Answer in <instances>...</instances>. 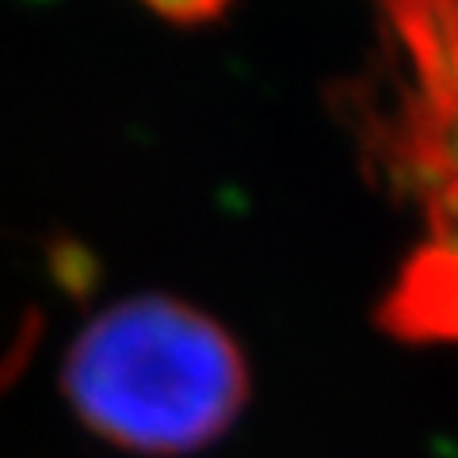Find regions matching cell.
Returning a JSON list of instances; mask_svg holds the SVG:
<instances>
[{
    "instance_id": "obj_1",
    "label": "cell",
    "mask_w": 458,
    "mask_h": 458,
    "mask_svg": "<svg viewBox=\"0 0 458 458\" xmlns=\"http://www.w3.org/2000/svg\"><path fill=\"white\" fill-rule=\"evenodd\" d=\"M62 386L77 417L114 447L191 454L245 409L249 367L207 313L172 298H131L77 336Z\"/></svg>"
},
{
    "instance_id": "obj_2",
    "label": "cell",
    "mask_w": 458,
    "mask_h": 458,
    "mask_svg": "<svg viewBox=\"0 0 458 458\" xmlns=\"http://www.w3.org/2000/svg\"><path fill=\"white\" fill-rule=\"evenodd\" d=\"M378 77L360 92L363 149L420 207V249L458 252V0H375Z\"/></svg>"
},
{
    "instance_id": "obj_3",
    "label": "cell",
    "mask_w": 458,
    "mask_h": 458,
    "mask_svg": "<svg viewBox=\"0 0 458 458\" xmlns=\"http://www.w3.org/2000/svg\"><path fill=\"white\" fill-rule=\"evenodd\" d=\"M141 4H149L157 16H165V20H172V23L191 27V23H210V20H218L229 0H141Z\"/></svg>"
}]
</instances>
